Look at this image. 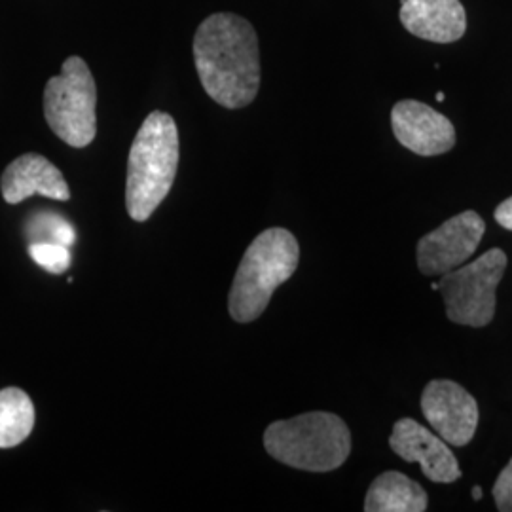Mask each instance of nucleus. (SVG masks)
<instances>
[{"label": "nucleus", "instance_id": "a211bd4d", "mask_svg": "<svg viewBox=\"0 0 512 512\" xmlns=\"http://www.w3.org/2000/svg\"><path fill=\"white\" fill-rule=\"evenodd\" d=\"M495 220H497L499 226H503L505 230H511L512 232V196L501 205H497Z\"/></svg>", "mask_w": 512, "mask_h": 512}, {"label": "nucleus", "instance_id": "aec40b11", "mask_svg": "<svg viewBox=\"0 0 512 512\" xmlns=\"http://www.w3.org/2000/svg\"><path fill=\"white\" fill-rule=\"evenodd\" d=\"M437 101H439V103H442V101H444V93H437Z\"/></svg>", "mask_w": 512, "mask_h": 512}, {"label": "nucleus", "instance_id": "ddd939ff", "mask_svg": "<svg viewBox=\"0 0 512 512\" xmlns=\"http://www.w3.org/2000/svg\"><path fill=\"white\" fill-rule=\"evenodd\" d=\"M427 494L418 482L399 473L387 471L378 476L366 492V512L427 511Z\"/></svg>", "mask_w": 512, "mask_h": 512}, {"label": "nucleus", "instance_id": "f8f14e48", "mask_svg": "<svg viewBox=\"0 0 512 512\" xmlns=\"http://www.w3.org/2000/svg\"><path fill=\"white\" fill-rule=\"evenodd\" d=\"M404 29L429 42L452 44L467 31V14L459 0H403Z\"/></svg>", "mask_w": 512, "mask_h": 512}, {"label": "nucleus", "instance_id": "20e7f679", "mask_svg": "<svg viewBox=\"0 0 512 512\" xmlns=\"http://www.w3.org/2000/svg\"><path fill=\"white\" fill-rule=\"evenodd\" d=\"M264 448L294 469L329 473L349 458L351 433L336 414L308 412L293 420L274 421L264 433Z\"/></svg>", "mask_w": 512, "mask_h": 512}, {"label": "nucleus", "instance_id": "39448f33", "mask_svg": "<svg viewBox=\"0 0 512 512\" xmlns=\"http://www.w3.org/2000/svg\"><path fill=\"white\" fill-rule=\"evenodd\" d=\"M44 116L50 129L69 147L92 145L97 133V88L82 57H67L61 74L48 80Z\"/></svg>", "mask_w": 512, "mask_h": 512}, {"label": "nucleus", "instance_id": "f3484780", "mask_svg": "<svg viewBox=\"0 0 512 512\" xmlns=\"http://www.w3.org/2000/svg\"><path fill=\"white\" fill-rule=\"evenodd\" d=\"M494 499L497 511L512 512V458L495 480Z\"/></svg>", "mask_w": 512, "mask_h": 512}, {"label": "nucleus", "instance_id": "0eeeda50", "mask_svg": "<svg viewBox=\"0 0 512 512\" xmlns=\"http://www.w3.org/2000/svg\"><path fill=\"white\" fill-rule=\"evenodd\" d=\"M486 224L476 211H463L423 236L418 243L421 274L444 275L475 255L484 238Z\"/></svg>", "mask_w": 512, "mask_h": 512}, {"label": "nucleus", "instance_id": "f03ea898", "mask_svg": "<svg viewBox=\"0 0 512 512\" xmlns=\"http://www.w3.org/2000/svg\"><path fill=\"white\" fill-rule=\"evenodd\" d=\"M179 165V129L167 114L150 112L129 150L126 207L129 217L145 222L169 194Z\"/></svg>", "mask_w": 512, "mask_h": 512}, {"label": "nucleus", "instance_id": "f257e3e1", "mask_svg": "<svg viewBox=\"0 0 512 512\" xmlns=\"http://www.w3.org/2000/svg\"><path fill=\"white\" fill-rule=\"evenodd\" d=\"M194 61L205 93L224 109H243L260 88L255 27L236 14H213L194 35Z\"/></svg>", "mask_w": 512, "mask_h": 512}, {"label": "nucleus", "instance_id": "6e6552de", "mask_svg": "<svg viewBox=\"0 0 512 512\" xmlns=\"http://www.w3.org/2000/svg\"><path fill=\"white\" fill-rule=\"evenodd\" d=\"M421 412L440 439L452 446H465L478 427L476 399L452 380H433L421 393Z\"/></svg>", "mask_w": 512, "mask_h": 512}, {"label": "nucleus", "instance_id": "9d476101", "mask_svg": "<svg viewBox=\"0 0 512 512\" xmlns=\"http://www.w3.org/2000/svg\"><path fill=\"white\" fill-rule=\"evenodd\" d=\"M397 141L418 156H440L456 147L454 124L420 101H399L391 110Z\"/></svg>", "mask_w": 512, "mask_h": 512}, {"label": "nucleus", "instance_id": "423d86ee", "mask_svg": "<svg viewBox=\"0 0 512 512\" xmlns=\"http://www.w3.org/2000/svg\"><path fill=\"white\" fill-rule=\"evenodd\" d=\"M507 262L505 251L490 249L475 262L461 264L442 275L439 291L452 323L482 329L494 321L495 293L507 270Z\"/></svg>", "mask_w": 512, "mask_h": 512}, {"label": "nucleus", "instance_id": "1a4fd4ad", "mask_svg": "<svg viewBox=\"0 0 512 512\" xmlns=\"http://www.w3.org/2000/svg\"><path fill=\"white\" fill-rule=\"evenodd\" d=\"M389 446L406 463H420L423 475L435 484H452L461 478L458 459L448 442L412 418H403L393 425Z\"/></svg>", "mask_w": 512, "mask_h": 512}, {"label": "nucleus", "instance_id": "2eb2a0df", "mask_svg": "<svg viewBox=\"0 0 512 512\" xmlns=\"http://www.w3.org/2000/svg\"><path fill=\"white\" fill-rule=\"evenodd\" d=\"M29 236L35 241H52V243H61L65 247H73L76 241V230L69 220L63 219L61 215H55L50 211L38 213L35 219L29 222L27 226Z\"/></svg>", "mask_w": 512, "mask_h": 512}, {"label": "nucleus", "instance_id": "4468645a", "mask_svg": "<svg viewBox=\"0 0 512 512\" xmlns=\"http://www.w3.org/2000/svg\"><path fill=\"white\" fill-rule=\"evenodd\" d=\"M35 427V406L18 387L0 391V448H14L31 435Z\"/></svg>", "mask_w": 512, "mask_h": 512}, {"label": "nucleus", "instance_id": "412c9836", "mask_svg": "<svg viewBox=\"0 0 512 512\" xmlns=\"http://www.w3.org/2000/svg\"><path fill=\"white\" fill-rule=\"evenodd\" d=\"M431 289H433V291H439V283H431Z\"/></svg>", "mask_w": 512, "mask_h": 512}, {"label": "nucleus", "instance_id": "dca6fc26", "mask_svg": "<svg viewBox=\"0 0 512 512\" xmlns=\"http://www.w3.org/2000/svg\"><path fill=\"white\" fill-rule=\"evenodd\" d=\"M29 255L50 274H65L71 266V251L61 243L35 241L29 245Z\"/></svg>", "mask_w": 512, "mask_h": 512}, {"label": "nucleus", "instance_id": "7ed1b4c3", "mask_svg": "<svg viewBox=\"0 0 512 512\" xmlns=\"http://www.w3.org/2000/svg\"><path fill=\"white\" fill-rule=\"evenodd\" d=\"M300 247L285 228L264 230L241 258L228 308L238 323H251L268 308L277 287L293 277Z\"/></svg>", "mask_w": 512, "mask_h": 512}, {"label": "nucleus", "instance_id": "9b49d317", "mask_svg": "<svg viewBox=\"0 0 512 512\" xmlns=\"http://www.w3.org/2000/svg\"><path fill=\"white\" fill-rule=\"evenodd\" d=\"M2 196L12 205L31 196H44L57 202H69L71 190L63 173L40 154H23L2 173Z\"/></svg>", "mask_w": 512, "mask_h": 512}, {"label": "nucleus", "instance_id": "6ab92c4d", "mask_svg": "<svg viewBox=\"0 0 512 512\" xmlns=\"http://www.w3.org/2000/svg\"><path fill=\"white\" fill-rule=\"evenodd\" d=\"M480 497H482V488L473 486V499H480Z\"/></svg>", "mask_w": 512, "mask_h": 512}]
</instances>
